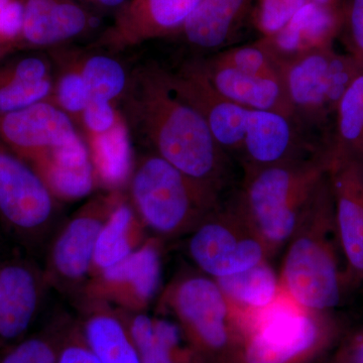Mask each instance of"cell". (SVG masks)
<instances>
[{"mask_svg": "<svg viewBox=\"0 0 363 363\" xmlns=\"http://www.w3.org/2000/svg\"><path fill=\"white\" fill-rule=\"evenodd\" d=\"M124 96L130 123L154 152L222 199L230 181V157L201 114L177 92L169 72L157 64L140 66L128 80Z\"/></svg>", "mask_w": 363, "mask_h": 363, "instance_id": "1", "label": "cell"}, {"mask_svg": "<svg viewBox=\"0 0 363 363\" xmlns=\"http://www.w3.org/2000/svg\"><path fill=\"white\" fill-rule=\"evenodd\" d=\"M288 245L279 272L285 292L307 309H335L347 286L327 172Z\"/></svg>", "mask_w": 363, "mask_h": 363, "instance_id": "2", "label": "cell"}, {"mask_svg": "<svg viewBox=\"0 0 363 363\" xmlns=\"http://www.w3.org/2000/svg\"><path fill=\"white\" fill-rule=\"evenodd\" d=\"M340 324L330 312L281 297L248 316L238 317V338L225 363H311L334 343Z\"/></svg>", "mask_w": 363, "mask_h": 363, "instance_id": "3", "label": "cell"}, {"mask_svg": "<svg viewBox=\"0 0 363 363\" xmlns=\"http://www.w3.org/2000/svg\"><path fill=\"white\" fill-rule=\"evenodd\" d=\"M326 172L325 150L304 159L245 171L236 199L271 257L288 245Z\"/></svg>", "mask_w": 363, "mask_h": 363, "instance_id": "4", "label": "cell"}, {"mask_svg": "<svg viewBox=\"0 0 363 363\" xmlns=\"http://www.w3.org/2000/svg\"><path fill=\"white\" fill-rule=\"evenodd\" d=\"M128 186L143 225L164 241L189 235L222 202L155 152L133 164Z\"/></svg>", "mask_w": 363, "mask_h": 363, "instance_id": "5", "label": "cell"}, {"mask_svg": "<svg viewBox=\"0 0 363 363\" xmlns=\"http://www.w3.org/2000/svg\"><path fill=\"white\" fill-rule=\"evenodd\" d=\"M160 312L174 318L186 341L206 362L225 363L238 338V317L214 279L179 272L159 296Z\"/></svg>", "mask_w": 363, "mask_h": 363, "instance_id": "6", "label": "cell"}, {"mask_svg": "<svg viewBox=\"0 0 363 363\" xmlns=\"http://www.w3.org/2000/svg\"><path fill=\"white\" fill-rule=\"evenodd\" d=\"M60 202L35 169L0 140V228L21 252L44 253L62 223Z\"/></svg>", "mask_w": 363, "mask_h": 363, "instance_id": "7", "label": "cell"}, {"mask_svg": "<svg viewBox=\"0 0 363 363\" xmlns=\"http://www.w3.org/2000/svg\"><path fill=\"white\" fill-rule=\"evenodd\" d=\"M279 66L295 121L307 135L325 133L326 147L339 102L362 69L333 47L281 62Z\"/></svg>", "mask_w": 363, "mask_h": 363, "instance_id": "8", "label": "cell"}, {"mask_svg": "<svg viewBox=\"0 0 363 363\" xmlns=\"http://www.w3.org/2000/svg\"><path fill=\"white\" fill-rule=\"evenodd\" d=\"M187 236L189 257L198 271L212 279L238 274L272 259L235 195L222 200Z\"/></svg>", "mask_w": 363, "mask_h": 363, "instance_id": "9", "label": "cell"}, {"mask_svg": "<svg viewBox=\"0 0 363 363\" xmlns=\"http://www.w3.org/2000/svg\"><path fill=\"white\" fill-rule=\"evenodd\" d=\"M121 195V190L108 191L90 199L62 221L45 247L43 269L48 283L74 303L89 279L100 230Z\"/></svg>", "mask_w": 363, "mask_h": 363, "instance_id": "10", "label": "cell"}, {"mask_svg": "<svg viewBox=\"0 0 363 363\" xmlns=\"http://www.w3.org/2000/svg\"><path fill=\"white\" fill-rule=\"evenodd\" d=\"M162 242L150 236L130 257L88 279L80 298L104 301L128 314L147 312L161 292Z\"/></svg>", "mask_w": 363, "mask_h": 363, "instance_id": "11", "label": "cell"}, {"mask_svg": "<svg viewBox=\"0 0 363 363\" xmlns=\"http://www.w3.org/2000/svg\"><path fill=\"white\" fill-rule=\"evenodd\" d=\"M346 286L363 283V161L325 150Z\"/></svg>", "mask_w": 363, "mask_h": 363, "instance_id": "12", "label": "cell"}, {"mask_svg": "<svg viewBox=\"0 0 363 363\" xmlns=\"http://www.w3.org/2000/svg\"><path fill=\"white\" fill-rule=\"evenodd\" d=\"M51 290L44 269L30 255L0 259V350L30 333Z\"/></svg>", "mask_w": 363, "mask_h": 363, "instance_id": "13", "label": "cell"}, {"mask_svg": "<svg viewBox=\"0 0 363 363\" xmlns=\"http://www.w3.org/2000/svg\"><path fill=\"white\" fill-rule=\"evenodd\" d=\"M202 0H128L102 33L97 47L121 52L147 40L174 35Z\"/></svg>", "mask_w": 363, "mask_h": 363, "instance_id": "14", "label": "cell"}, {"mask_svg": "<svg viewBox=\"0 0 363 363\" xmlns=\"http://www.w3.org/2000/svg\"><path fill=\"white\" fill-rule=\"evenodd\" d=\"M169 77L177 92L201 114L221 149L240 160L250 109L221 96L208 82L198 60L176 73L169 72Z\"/></svg>", "mask_w": 363, "mask_h": 363, "instance_id": "15", "label": "cell"}, {"mask_svg": "<svg viewBox=\"0 0 363 363\" xmlns=\"http://www.w3.org/2000/svg\"><path fill=\"white\" fill-rule=\"evenodd\" d=\"M79 138L71 117L47 100L21 111L0 113V140L30 166Z\"/></svg>", "mask_w": 363, "mask_h": 363, "instance_id": "16", "label": "cell"}, {"mask_svg": "<svg viewBox=\"0 0 363 363\" xmlns=\"http://www.w3.org/2000/svg\"><path fill=\"white\" fill-rule=\"evenodd\" d=\"M322 150L290 117L250 109L240 157L245 171L304 159Z\"/></svg>", "mask_w": 363, "mask_h": 363, "instance_id": "17", "label": "cell"}, {"mask_svg": "<svg viewBox=\"0 0 363 363\" xmlns=\"http://www.w3.org/2000/svg\"><path fill=\"white\" fill-rule=\"evenodd\" d=\"M341 25L342 9H329L308 0L281 30L257 42L281 63L333 47Z\"/></svg>", "mask_w": 363, "mask_h": 363, "instance_id": "18", "label": "cell"}, {"mask_svg": "<svg viewBox=\"0 0 363 363\" xmlns=\"http://www.w3.org/2000/svg\"><path fill=\"white\" fill-rule=\"evenodd\" d=\"M75 304L81 334L101 363H142L125 313L96 298L82 297Z\"/></svg>", "mask_w": 363, "mask_h": 363, "instance_id": "19", "label": "cell"}, {"mask_svg": "<svg viewBox=\"0 0 363 363\" xmlns=\"http://www.w3.org/2000/svg\"><path fill=\"white\" fill-rule=\"evenodd\" d=\"M252 6L253 0H202L174 35L198 51H223L252 23Z\"/></svg>", "mask_w": 363, "mask_h": 363, "instance_id": "20", "label": "cell"}, {"mask_svg": "<svg viewBox=\"0 0 363 363\" xmlns=\"http://www.w3.org/2000/svg\"><path fill=\"white\" fill-rule=\"evenodd\" d=\"M23 39L50 47L80 37L93 26L92 14L79 0H21Z\"/></svg>", "mask_w": 363, "mask_h": 363, "instance_id": "21", "label": "cell"}, {"mask_svg": "<svg viewBox=\"0 0 363 363\" xmlns=\"http://www.w3.org/2000/svg\"><path fill=\"white\" fill-rule=\"evenodd\" d=\"M198 62L208 82L229 101L253 111L278 112L295 121L292 105L281 81L255 77L214 65L208 59Z\"/></svg>", "mask_w": 363, "mask_h": 363, "instance_id": "22", "label": "cell"}, {"mask_svg": "<svg viewBox=\"0 0 363 363\" xmlns=\"http://www.w3.org/2000/svg\"><path fill=\"white\" fill-rule=\"evenodd\" d=\"M32 167L62 203L82 199L98 185L89 150L81 138L51 150Z\"/></svg>", "mask_w": 363, "mask_h": 363, "instance_id": "23", "label": "cell"}, {"mask_svg": "<svg viewBox=\"0 0 363 363\" xmlns=\"http://www.w3.org/2000/svg\"><path fill=\"white\" fill-rule=\"evenodd\" d=\"M125 316L142 363H206L175 322L147 312Z\"/></svg>", "mask_w": 363, "mask_h": 363, "instance_id": "24", "label": "cell"}, {"mask_svg": "<svg viewBox=\"0 0 363 363\" xmlns=\"http://www.w3.org/2000/svg\"><path fill=\"white\" fill-rule=\"evenodd\" d=\"M149 234L128 198L121 195L100 230L89 279L133 255Z\"/></svg>", "mask_w": 363, "mask_h": 363, "instance_id": "25", "label": "cell"}, {"mask_svg": "<svg viewBox=\"0 0 363 363\" xmlns=\"http://www.w3.org/2000/svg\"><path fill=\"white\" fill-rule=\"evenodd\" d=\"M214 279L238 317L267 309L284 293L279 274L269 260L238 274Z\"/></svg>", "mask_w": 363, "mask_h": 363, "instance_id": "26", "label": "cell"}, {"mask_svg": "<svg viewBox=\"0 0 363 363\" xmlns=\"http://www.w3.org/2000/svg\"><path fill=\"white\" fill-rule=\"evenodd\" d=\"M88 150L98 185L116 191L130 181L133 164L131 160L128 128L123 118L102 133H87Z\"/></svg>", "mask_w": 363, "mask_h": 363, "instance_id": "27", "label": "cell"}, {"mask_svg": "<svg viewBox=\"0 0 363 363\" xmlns=\"http://www.w3.org/2000/svg\"><path fill=\"white\" fill-rule=\"evenodd\" d=\"M75 322L70 315L59 314L35 333H28L0 350V363H58L67 334Z\"/></svg>", "mask_w": 363, "mask_h": 363, "instance_id": "28", "label": "cell"}, {"mask_svg": "<svg viewBox=\"0 0 363 363\" xmlns=\"http://www.w3.org/2000/svg\"><path fill=\"white\" fill-rule=\"evenodd\" d=\"M325 150L363 161V70L353 79L339 102Z\"/></svg>", "mask_w": 363, "mask_h": 363, "instance_id": "29", "label": "cell"}, {"mask_svg": "<svg viewBox=\"0 0 363 363\" xmlns=\"http://www.w3.org/2000/svg\"><path fill=\"white\" fill-rule=\"evenodd\" d=\"M89 92V99L111 102L121 96L128 85L123 65L111 57L94 55L80 69Z\"/></svg>", "mask_w": 363, "mask_h": 363, "instance_id": "30", "label": "cell"}, {"mask_svg": "<svg viewBox=\"0 0 363 363\" xmlns=\"http://www.w3.org/2000/svg\"><path fill=\"white\" fill-rule=\"evenodd\" d=\"M214 65L233 69L241 73L267 79L281 80V66L271 52L259 42L218 52L208 59Z\"/></svg>", "mask_w": 363, "mask_h": 363, "instance_id": "31", "label": "cell"}, {"mask_svg": "<svg viewBox=\"0 0 363 363\" xmlns=\"http://www.w3.org/2000/svg\"><path fill=\"white\" fill-rule=\"evenodd\" d=\"M52 93L51 78L30 82L11 76L6 84L0 86V113L21 111L45 101Z\"/></svg>", "mask_w": 363, "mask_h": 363, "instance_id": "32", "label": "cell"}, {"mask_svg": "<svg viewBox=\"0 0 363 363\" xmlns=\"http://www.w3.org/2000/svg\"><path fill=\"white\" fill-rule=\"evenodd\" d=\"M308 0H253L252 23L260 38L281 30Z\"/></svg>", "mask_w": 363, "mask_h": 363, "instance_id": "33", "label": "cell"}, {"mask_svg": "<svg viewBox=\"0 0 363 363\" xmlns=\"http://www.w3.org/2000/svg\"><path fill=\"white\" fill-rule=\"evenodd\" d=\"M89 100V92L80 68L72 67L64 72L57 83L54 104L66 112L72 121L82 123L83 112Z\"/></svg>", "mask_w": 363, "mask_h": 363, "instance_id": "34", "label": "cell"}, {"mask_svg": "<svg viewBox=\"0 0 363 363\" xmlns=\"http://www.w3.org/2000/svg\"><path fill=\"white\" fill-rule=\"evenodd\" d=\"M339 38L348 56L363 70V0H344Z\"/></svg>", "mask_w": 363, "mask_h": 363, "instance_id": "35", "label": "cell"}, {"mask_svg": "<svg viewBox=\"0 0 363 363\" xmlns=\"http://www.w3.org/2000/svg\"><path fill=\"white\" fill-rule=\"evenodd\" d=\"M121 118L111 102L101 100H88L83 112L82 123L87 133H102L111 130Z\"/></svg>", "mask_w": 363, "mask_h": 363, "instance_id": "36", "label": "cell"}, {"mask_svg": "<svg viewBox=\"0 0 363 363\" xmlns=\"http://www.w3.org/2000/svg\"><path fill=\"white\" fill-rule=\"evenodd\" d=\"M58 363H101L86 344L76 318L62 346Z\"/></svg>", "mask_w": 363, "mask_h": 363, "instance_id": "37", "label": "cell"}, {"mask_svg": "<svg viewBox=\"0 0 363 363\" xmlns=\"http://www.w3.org/2000/svg\"><path fill=\"white\" fill-rule=\"evenodd\" d=\"M23 25L21 0H0V40H11L21 35Z\"/></svg>", "mask_w": 363, "mask_h": 363, "instance_id": "38", "label": "cell"}, {"mask_svg": "<svg viewBox=\"0 0 363 363\" xmlns=\"http://www.w3.org/2000/svg\"><path fill=\"white\" fill-rule=\"evenodd\" d=\"M11 76L21 80L30 81V82H39L50 78L49 68L44 60L37 57H30V58L21 60L14 68Z\"/></svg>", "mask_w": 363, "mask_h": 363, "instance_id": "39", "label": "cell"}, {"mask_svg": "<svg viewBox=\"0 0 363 363\" xmlns=\"http://www.w3.org/2000/svg\"><path fill=\"white\" fill-rule=\"evenodd\" d=\"M332 362L363 363V328L344 341Z\"/></svg>", "mask_w": 363, "mask_h": 363, "instance_id": "40", "label": "cell"}, {"mask_svg": "<svg viewBox=\"0 0 363 363\" xmlns=\"http://www.w3.org/2000/svg\"><path fill=\"white\" fill-rule=\"evenodd\" d=\"M83 4H89L93 7L99 9H113L118 11L123 4H125L128 0H79Z\"/></svg>", "mask_w": 363, "mask_h": 363, "instance_id": "41", "label": "cell"}, {"mask_svg": "<svg viewBox=\"0 0 363 363\" xmlns=\"http://www.w3.org/2000/svg\"><path fill=\"white\" fill-rule=\"evenodd\" d=\"M319 6L329 7V9H342L344 0H309Z\"/></svg>", "mask_w": 363, "mask_h": 363, "instance_id": "42", "label": "cell"}, {"mask_svg": "<svg viewBox=\"0 0 363 363\" xmlns=\"http://www.w3.org/2000/svg\"><path fill=\"white\" fill-rule=\"evenodd\" d=\"M1 234L4 233H2L1 228H0V242H1Z\"/></svg>", "mask_w": 363, "mask_h": 363, "instance_id": "43", "label": "cell"}, {"mask_svg": "<svg viewBox=\"0 0 363 363\" xmlns=\"http://www.w3.org/2000/svg\"><path fill=\"white\" fill-rule=\"evenodd\" d=\"M0 259H1V257H0Z\"/></svg>", "mask_w": 363, "mask_h": 363, "instance_id": "44", "label": "cell"}, {"mask_svg": "<svg viewBox=\"0 0 363 363\" xmlns=\"http://www.w3.org/2000/svg\"><path fill=\"white\" fill-rule=\"evenodd\" d=\"M332 363H334V362H332Z\"/></svg>", "mask_w": 363, "mask_h": 363, "instance_id": "45", "label": "cell"}]
</instances>
